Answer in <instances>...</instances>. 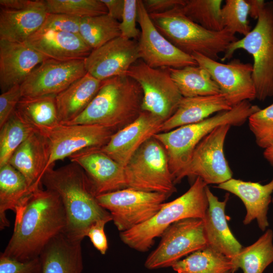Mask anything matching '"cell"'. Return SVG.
Returning a JSON list of instances; mask_svg holds the SVG:
<instances>
[{
	"mask_svg": "<svg viewBox=\"0 0 273 273\" xmlns=\"http://www.w3.org/2000/svg\"><path fill=\"white\" fill-rule=\"evenodd\" d=\"M33 1L0 0L1 8L8 10H21L29 6Z\"/></svg>",
	"mask_w": 273,
	"mask_h": 273,
	"instance_id": "7dc6e473",
	"label": "cell"
},
{
	"mask_svg": "<svg viewBox=\"0 0 273 273\" xmlns=\"http://www.w3.org/2000/svg\"><path fill=\"white\" fill-rule=\"evenodd\" d=\"M15 213L13 233L1 254L20 261L39 257L53 238L64 233L67 225L60 198L42 186L35 189Z\"/></svg>",
	"mask_w": 273,
	"mask_h": 273,
	"instance_id": "6da1fadb",
	"label": "cell"
},
{
	"mask_svg": "<svg viewBox=\"0 0 273 273\" xmlns=\"http://www.w3.org/2000/svg\"><path fill=\"white\" fill-rule=\"evenodd\" d=\"M217 188L235 195L242 201L246 210L243 221L244 224L256 219L261 231L268 226L267 212L272 200L273 178L265 185L232 178L218 185Z\"/></svg>",
	"mask_w": 273,
	"mask_h": 273,
	"instance_id": "603a6c76",
	"label": "cell"
},
{
	"mask_svg": "<svg viewBox=\"0 0 273 273\" xmlns=\"http://www.w3.org/2000/svg\"><path fill=\"white\" fill-rule=\"evenodd\" d=\"M138 1L124 0V10L119 24L121 36L134 39L140 36L141 31L136 27L138 19Z\"/></svg>",
	"mask_w": 273,
	"mask_h": 273,
	"instance_id": "60d3db41",
	"label": "cell"
},
{
	"mask_svg": "<svg viewBox=\"0 0 273 273\" xmlns=\"http://www.w3.org/2000/svg\"><path fill=\"white\" fill-rule=\"evenodd\" d=\"M181 7L149 15L160 33L184 53L191 56L198 53L217 61L219 54L238 39L226 28L220 31L204 28L187 17Z\"/></svg>",
	"mask_w": 273,
	"mask_h": 273,
	"instance_id": "8992f818",
	"label": "cell"
},
{
	"mask_svg": "<svg viewBox=\"0 0 273 273\" xmlns=\"http://www.w3.org/2000/svg\"><path fill=\"white\" fill-rule=\"evenodd\" d=\"M109 221L105 219L97 220L89 228L86 234V237L89 238L94 246L103 255L105 254L108 248L104 228Z\"/></svg>",
	"mask_w": 273,
	"mask_h": 273,
	"instance_id": "ee69618b",
	"label": "cell"
},
{
	"mask_svg": "<svg viewBox=\"0 0 273 273\" xmlns=\"http://www.w3.org/2000/svg\"><path fill=\"white\" fill-rule=\"evenodd\" d=\"M47 57L24 43L0 40V88L2 93L21 85Z\"/></svg>",
	"mask_w": 273,
	"mask_h": 273,
	"instance_id": "ffe728a7",
	"label": "cell"
},
{
	"mask_svg": "<svg viewBox=\"0 0 273 273\" xmlns=\"http://www.w3.org/2000/svg\"><path fill=\"white\" fill-rule=\"evenodd\" d=\"M120 22L108 14L81 18L79 34L92 50L121 36Z\"/></svg>",
	"mask_w": 273,
	"mask_h": 273,
	"instance_id": "836d02e7",
	"label": "cell"
},
{
	"mask_svg": "<svg viewBox=\"0 0 273 273\" xmlns=\"http://www.w3.org/2000/svg\"><path fill=\"white\" fill-rule=\"evenodd\" d=\"M273 232H265L252 245L243 247L233 260L234 271L238 268L244 273H263L273 262Z\"/></svg>",
	"mask_w": 273,
	"mask_h": 273,
	"instance_id": "d6a6232c",
	"label": "cell"
},
{
	"mask_svg": "<svg viewBox=\"0 0 273 273\" xmlns=\"http://www.w3.org/2000/svg\"><path fill=\"white\" fill-rule=\"evenodd\" d=\"M249 5L247 0H226L221 8L224 28L233 33L247 35L250 31L248 17Z\"/></svg>",
	"mask_w": 273,
	"mask_h": 273,
	"instance_id": "74e56055",
	"label": "cell"
},
{
	"mask_svg": "<svg viewBox=\"0 0 273 273\" xmlns=\"http://www.w3.org/2000/svg\"><path fill=\"white\" fill-rule=\"evenodd\" d=\"M257 20L247 35L229 45L221 60L231 59L239 49L250 54L253 59L256 99L263 101L273 97V1L265 2Z\"/></svg>",
	"mask_w": 273,
	"mask_h": 273,
	"instance_id": "52a82bcc",
	"label": "cell"
},
{
	"mask_svg": "<svg viewBox=\"0 0 273 273\" xmlns=\"http://www.w3.org/2000/svg\"><path fill=\"white\" fill-rule=\"evenodd\" d=\"M164 121L142 111L132 122L115 132L101 149L123 167L147 140L160 132Z\"/></svg>",
	"mask_w": 273,
	"mask_h": 273,
	"instance_id": "d6986e66",
	"label": "cell"
},
{
	"mask_svg": "<svg viewBox=\"0 0 273 273\" xmlns=\"http://www.w3.org/2000/svg\"><path fill=\"white\" fill-rule=\"evenodd\" d=\"M249 5V15L253 19H257L259 13L264 7L265 2L263 0H247Z\"/></svg>",
	"mask_w": 273,
	"mask_h": 273,
	"instance_id": "c3c4849f",
	"label": "cell"
},
{
	"mask_svg": "<svg viewBox=\"0 0 273 273\" xmlns=\"http://www.w3.org/2000/svg\"><path fill=\"white\" fill-rule=\"evenodd\" d=\"M260 108L244 101L229 110L216 113L196 123L155 134L153 138L164 147L173 181L188 165L198 144L216 127L229 124L240 126Z\"/></svg>",
	"mask_w": 273,
	"mask_h": 273,
	"instance_id": "277c9868",
	"label": "cell"
},
{
	"mask_svg": "<svg viewBox=\"0 0 273 273\" xmlns=\"http://www.w3.org/2000/svg\"><path fill=\"white\" fill-rule=\"evenodd\" d=\"M69 159L84 170L96 196L126 188L124 167L101 148L82 150Z\"/></svg>",
	"mask_w": 273,
	"mask_h": 273,
	"instance_id": "ac0fdd59",
	"label": "cell"
},
{
	"mask_svg": "<svg viewBox=\"0 0 273 273\" xmlns=\"http://www.w3.org/2000/svg\"><path fill=\"white\" fill-rule=\"evenodd\" d=\"M24 176L8 163L0 167V228L9 226V210L15 212L33 191Z\"/></svg>",
	"mask_w": 273,
	"mask_h": 273,
	"instance_id": "f1b7e54d",
	"label": "cell"
},
{
	"mask_svg": "<svg viewBox=\"0 0 273 273\" xmlns=\"http://www.w3.org/2000/svg\"><path fill=\"white\" fill-rule=\"evenodd\" d=\"M176 273H234L232 259L207 246L188 255L172 266Z\"/></svg>",
	"mask_w": 273,
	"mask_h": 273,
	"instance_id": "1f68e13d",
	"label": "cell"
},
{
	"mask_svg": "<svg viewBox=\"0 0 273 273\" xmlns=\"http://www.w3.org/2000/svg\"><path fill=\"white\" fill-rule=\"evenodd\" d=\"M0 129L1 167L9 163L16 150L36 130L22 118L16 111L0 127Z\"/></svg>",
	"mask_w": 273,
	"mask_h": 273,
	"instance_id": "e575fe53",
	"label": "cell"
},
{
	"mask_svg": "<svg viewBox=\"0 0 273 273\" xmlns=\"http://www.w3.org/2000/svg\"><path fill=\"white\" fill-rule=\"evenodd\" d=\"M0 273H42L40 257L20 261L1 253Z\"/></svg>",
	"mask_w": 273,
	"mask_h": 273,
	"instance_id": "b9f144b4",
	"label": "cell"
},
{
	"mask_svg": "<svg viewBox=\"0 0 273 273\" xmlns=\"http://www.w3.org/2000/svg\"><path fill=\"white\" fill-rule=\"evenodd\" d=\"M229 124L219 126L207 134L195 149L188 165L174 180L180 182L185 177L201 178L207 185L223 183L232 178L233 172L223 151Z\"/></svg>",
	"mask_w": 273,
	"mask_h": 273,
	"instance_id": "7c38bea8",
	"label": "cell"
},
{
	"mask_svg": "<svg viewBox=\"0 0 273 273\" xmlns=\"http://www.w3.org/2000/svg\"><path fill=\"white\" fill-rule=\"evenodd\" d=\"M49 146L50 158L46 171L54 163L69 158L82 150L102 148L109 141L114 130L96 124H63L41 132ZM46 172V171H45Z\"/></svg>",
	"mask_w": 273,
	"mask_h": 273,
	"instance_id": "4fadbf2b",
	"label": "cell"
},
{
	"mask_svg": "<svg viewBox=\"0 0 273 273\" xmlns=\"http://www.w3.org/2000/svg\"><path fill=\"white\" fill-rule=\"evenodd\" d=\"M50 158L48 141L41 132L34 131L16 150L9 164L20 172L34 190L41 180Z\"/></svg>",
	"mask_w": 273,
	"mask_h": 273,
	"instance_id": "cb8c5ba5",
	"label": "cell"
},
{
	"mask_svg": "<svg viewBox=\"0 0 273 273\" xmlns=\"http://www.w3.org/2000/svg\"><path fill=\"white\" fill-rule=\"evenodd\" d=\"M126 188L164 194L176 192L166 152L155 138L145 142L124 167Z\"/></svg>",
	"mask_w": 273,
	"mask_h": 273,
	"instance_id": "ba28073f",
	"label": "cell"
},
{
	"mask_svg": "<svg viewBox=\"0 0 273 273\" xmlns=\"http://www.w3.org/2000/svg\"><path fill=\"white\" fill-rule=\"evenodd\" d=\"M192 56L198 65L206 69L218 86L221 94L232 107L256 99L253 65L234 59L224 64L199 53Z\"/></svg>",
	"mask_w": 273,
	"mask_h": 273,
	"instance_id": "5bb4252c",
	"label": "cell"
},
{
	"mask_svg": "<svg viewBox=\"0 0 273 273\" xmlns=\"http://www.w3.org/2000/svg\"><path fill=\"white\" fill-rule=\"evenodd\" d=\"M56 95L22 97L15 111L35 130L42 132L60 124Z\"/></svg>",
	"mask_w": 273,
	"mask_h": 273,
	"instance_id": "f546056e",
	"label": "cell"
},
{
	"mask_svg": "<svg viewBox=\"0 0 273 273\" xmlns=\"http://www.w3.org/2000/svg\"><path fill=\"white\" fill-rule=\"evenodd\" d=\"M108 10V14L116 20H121L124 0H101Z\"/></svg>",
	"mask_w": 273,
	"mask_h": 273,
	"instance_id": "bcb514c9",
	"label": "cell"
},
{
	"mask_svg": "<svg viewBox=\"0 0 273 273\" xmlns=\"http://www.w3.org/2000/svg\"><path fill=\"white\" fill-rule=\"evenodd\" d=\"M208 207L203 218L208 247L234 260L243 248L233 235L227 222L225 209L228 197L219 200L208 186L206 189Z\"/></svg>",
	"mask_w": 273,
	"mask_h": 273,
	"instance_id": "44dd1931",
	"label": "cell"
},
{
	"mask_svg": "<svg viewBox=\"0 0 273 273\" xmlns=\"http://www.w3.org/2000/svg\"><path fill=\"white\" fill-rule=\"evenodd\" d=\"M138 22L141 27L138 41L140 59L155 68H181L198 65L191 55L170 42L157 29L142 0L138 1Z\"/></svg>",
	"mask_w": 273,
	"mask_h": 273,
	"instance_id": "9a60e30c",
	"label": "cell"
},
{
	"mask_svg": "<svg viewBox=\"0 0 273 273\" xmlns=\"http://www.w3.org/2000/svg\"><path fill=\"white\" fill-rule=\"evenodd\" d=\"M149 14H160L183 7L186 0H144L142 1Z\"/></svg>",
	"mask_w": 273,
	"mask_h": 273,
	"instance_id": "f6af8a7d",
	"label": "cell"
},
{
	"mask_svg": "<svg viewBox=\"0 0 273 273\" xmlns=\"http://www.w3.org/2000/svg\"><path fill=\"white\" fill-rule=\"evenodd\" d=\"M232 108L221 94L183 97L175 113L162 123L160 132H166L181 126L199 122L214 113L229 110Z\"/></svg>",
	"mask_w": 273,
	"mask_h": 273,
	"instance_id": "4316f807",
	"label": "cell"
},
{
	"mask_svg": "<svg viewBox=\"0 0 273 273\" xmlns=\"http://www.w3.org/2000/svg\"><path fill=\"white\" fill-rule=\"evenodd\" d=\"M248 125L256 144L265 149L273 145V103L248 118Z\"/></svg>",
	"mask_w": 273,
	"mask_h": 273,
	"instance_id": "f35d334b",
	"label": "cell"
},
{
	"mask_svg": "<svg viewBox=\"0 0 273 273\" xmlns=\"http://www.w3.org/2000/svg\"><path fill=\"white\" fill-rule=\"evenodd\" d=\"M127 75L135 80L142 89V111L164 121L176 111L183 97L168 68H152L141 60L131 66Z\"/></svg>",
	"mask_w": 273,
	"mask_h": 273,
	"instance_id": "30bf717a",
	"label": "cell"
},
{
	"mask_svg": "<svg viewBox=\"0 0 273 273\" xmlns=\"http://www.w3.org/2000/svg\"><path fill=\"white\" fill-rule=\"evenodd\" d=\"M139 59L138 41L119 36L92 50L84 61L87 72L103 81L126 75Z\"/></svg>",
	"mask_w": 273,
	"mask_h": 273,
	"instance_id": "e0dca14e",
	"label": "cell"
},
{
	"mask_svg": "<svg viewBox=\"0 0 273 273\" xmlns=\"http://www.w3.org/2000/svg\"><path fill=\"white\" fill-rule=\"evenodd\" d=\"M143 97L139 84L127 75L104 80L85 109L63 124H96L117 131L142 112Z\"/></svg>",
	"mask_w": 273,
	"mask_h": 273,
	"instance_id": "3957f363",
	"label": "cell"
},
{
	"mask_svg": "<svg viewBox=\"0 0 273 273\" xmlns=\"http://www.w3.org/2000/svg\"><path fill=\"white\" fill-rule=\"evenodd\" d=\"M49 58L61 61L84 59L92 51L80 36L39 29L24 42Z\"/></svg>",
	"mask_w": 273,
	"mask_h": 273,
	"instance_id": "7402d4cb",
	"label": "cell"
},
{
	"mask_svg": "<svg viewBox=\"0 0 273 273\" xmlns=\"http://www.w3.org/2000/svg\"><path fill=\"white\" fill-rule=\"evenodd\" d=\"M48 13L65 14L81 18L108 14L101 0H45Z\"/></svg>",
	"mask_w": 273,
	"mask_h": 273,
	"instance_id": "8d00e7d4",
	"label": "cell"
},
{
	"mask_svg": "<svg viewBox=\"0 0 273 273\" xmlns=\"http://www.w3.org/2000/svg\"><path fill=\"white\" fill-rule=\"evenodd\" d=\"M207 185L197 177L181 196L164 203L159 211L146 222L120 233L122 241L140 252L149 250L156 238L161 237L174 222L187 218L203 219L208 207L206 192Z\"/></svg>",
	"mask_w": 273,
	"mask_h": 273,
	"instance_id": "5b68a950",
	"label": "cell"
},
{
	"mask_svg": "<svg viewBox=\"0 0 273 273\" xmlns=\"http://www.w3.org/2000/svg\"><path fill=\"white\" fill-rule=\"evenodd\" d=\"M87 73L84 59L61 61L48 58L20 85L22 96L57 95Z\"/></svg>",
	"mask_w": 273,
	"mask_h": 273,
	"instance_id": "2e32d148",
	"label": "cell"
},
{
	"mask_svg": "<svg viewBox=\"0 0 273 273\" xmlns=\"http://www.w3.org/2000/svg\"><path fill=\"white\" fill-rule=\"evenodd\" d=\"M81 242L64 233L55 236L39 256L42 273H81L83 264Z\"/></svg>",
	"mask_w": 273,
	"mask_h": 273,
	"instance_id": "484cf974",
	"label": "cell"
},
{
	"mask_svg": "<svg viewBox=\"0 0 273 273\" xmlns=\"http://www.w3.org/2000/svg\"><path fill=\"white\" fill-rule=\"evenodd\" d=\"M168 69L173 81L183 97L221 94L218 86L209 72L199 65Z\"/></svg>",
	"mask_w": 273,
	"mask_h": 273,
	"instance_id": "4dcf8cb0",
	"label": "cell"
},
{
	"mask_svg": "<svg viewBox=\"0 0 273 273\" xmlns=\"http://www.w3.org/2000/svg\"><path fill=\"white\" fill-rule=\"evenodd\" d=\"M102 81L87 73L56 95L60 124L74 119L85 109L98 92Z\"/></svg>",
	"mask_w": 273,
	"mask_h": 273,
	"instance_id": "83f0119b",
	"label": "cell"
},
{
	"mask_svg": "<svg viewBox=\"0 0 273 273\" xmlns=\"http://www.w3.org/2000/svg\"><path fill=\"white\" fill-rule=\"evenodd\" d=\"M263 155L264 158L273 167V145L264 149Z\"/></svg>",
	"mask_w": 273,
	"mask_h": 273,
	"instance_id": "681fc988",
	"label": "cell"
},
{
	"mask_svg": "<svg viewBox=\"0 0 273 273\" xmlns=\"http://www.w3.org/2000/svg\"><path fill=\"white\" fill-rule=\"evenodd\" d=\"M271 202H272V203H273V197H272V198Z\"/></svg>",
	"mask_w": 273,
	"mask_h": 273,
	"instance_id": "f907efd6",
	"label": "cell"
},
{
	"mask_svg": "<svg viewBox=\"0 0 273 273\" xmlns=\"http://www.w3.org/2000/svg\"><path fill=\"white\" fill-rule=\"evenodd\" d=\"M47 14L44 1H33L21 10L1 8L0 40L24 43L41 28Z\"/></svg>",
	"mask_w": 273,
	"mask_h": 273,
	"instance_id": "d4e9b609",
	"label": "cell"
},
{
	"mask_svg": "<svg viewBox=\"0 0 273 273\" xmlns=\"http://www.w3.org/2000/svg\"><path fill=\"white\" fill-rule=\"evenodd\" d=\"M157 247L147 257L149 269L171 267L188 255L207 247L203 219L187 218L170 225Z\"/></svg>",
	"mask_w": 273,
	"mask_h": 273,
	"instance_id": "8fae6325",
	"label": "cell"
},
{
	"mask_svg": "<svg viewBox=\"0 0 273 273\" xmlns=\"http://www.w3.org/2000/svg\"><path fill=\"white\" fill-rule=\"evenodd\" d=\"M221 0H186L181 7L184 14L204 28L220 31L224 26L221 17Z\"/></svg>",
	"mask_w": 273,
	"mask_h": 273,
	"instance_id": "d590c367",
	"label": "cell"
},
{
	"mask_svg": "<svg viewBox=\"0 0 273 273\" xmlns=\"http://www.w3.org/2000/svg\"><path fill=\"white\" fill-rule=\"evenodd\" d=\"M22 97L20 85H17L2 93L0 95V127L15 111Z\"/></svg>",
	"mask_w": 273,
	"mask_h": 273,
	"instance_id": "7bdbcfd3",
	"label": "cell"
},
{
	"mask_svg": "<svg viewBox=\"0 0 273 273\" xmlns=\"http://www.w3.org/2000/svg\"><path fill=\"white\" fill-rule=\"evenodd\" d=\"M168 196L164 194L126 188L96 196L110 214L117 229L125 232L152 218Z\"/></svg>",
	"mask_w": 273,
	"mask_h": 273,
	"instance_id": "9c48e42d",
	"label": "cell"
},
{
	"mask_svg": "<svg viewBox=\"0 0 273 273\" xmlns=\"http://www.w3.org/2000/svg\"><path fill=\"white\" fill-rule=\"evenodd\" d=\"M81 18L65 14L48 13L40 30H51L73 33L80 36Z\"/></svg>",
	"mask_w": 273,
	"mask_h": 273,
	"instance_id": "ab89813d",
	"label": "cell"
},
{
	"mask_svg": "<svg viewBox=\"0 0 273 273\" xmlns=\"http://www.w3.org/2000/svg\"><path fill=\"white\" fill-rule=\"evenodd\" d=\"M41 183L60 198L67 218L64 233L70 238L82 241L94 222L112 220L110 213L98 202L88 178L77 164L71 162L57 169L49 168Z\"/></svg>",
	"mask_w": 273,
	"mask_h": 273,
	"instance_id": "7a4b0ae2",
	"label": "cell"
}]
</instances>
